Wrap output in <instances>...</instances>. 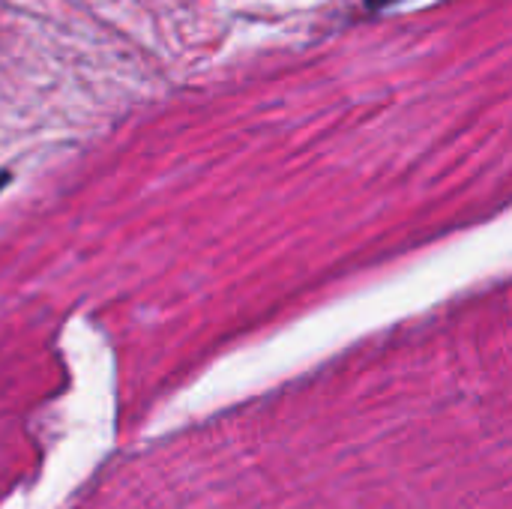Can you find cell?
Returning a JSON list of instances; mask_svg holds the SVG:
<instances>
[{
    "label": "cell",
    "mask_w": 512,
    "mask_h": 509,
    "mask_svg": "<svg viewBox=\"0 0 512 509\" xmlns=\"http://www.w3.org/2000/svg\"><path fill=\"white\" fill-rule=\"evenodd\" d=\"M9 180H12V177H9V174H6V171H0V192H3V186H6V183H9Z\"/></svg>",
    "instance_id": "6da1fadb"
}]
</instances>
